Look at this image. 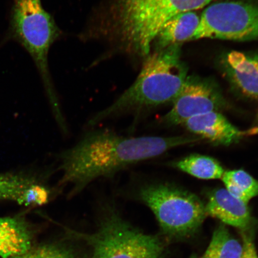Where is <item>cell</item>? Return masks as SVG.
I'll list each match as a JSON object with an SVG mask.
<instances>
[{
    "mask_svg": "<svg viewBox=\"0 0 258 258\" xmlns=\"http://www.w3.org/2000/svg\"><path fill=\"white\" fill-rule=\"evenodd\" d=\"M201 140L184 136L124 137L106 130L90 132L61 154L59 185L72 186L69 196H75L99 177L113 176L172 148Z\"/></svg>",
    "mask_w": 258,
    "mask_h": 258,
    "instance_id": "obj_1",
    "label": "cell"
},
{
    "mask_svg": "<svg viewBox=\"0 0 258 258\" xmlns=\"http://www.w3.org/2000/svg\"><path fill=\"white\" fill-rule=\"evenodd\" d=\"M213 0H109L97 15L99 38L128 55L146 57L170 19L192 12Z\"/></svg>",
    "mask_w": 258,
    "mask_h": 258,
    "instance_id": "obj_2",
    "label": "cell"
},
{
    "mask_svg": "<svg viewBox=\"0 0 258 258\" xmlns=\"http://www.w3.org/2000/svg\"><path fill=\"white\" fill-rule=\"evenodd\" d=\"M186 68L180 60L179 44L157 50L145 57L135 82L111 105L93 116V126L106 119L125 112L173 101L186 80Z\"/></svg>",
    "mask_w": 258,
    "mask_h": 258,
    "instance_id": "obj_3",
    "label": "cell"
},
{
    "mask_svg": "<svg viewBox=\"0 0 258 258\" xmlns=\"http://www.w3.org/2000/svg\"><path fill=\"white\" fill-rule=\"evenodd\" d=\"M11 31L34 59L43 78L58 124L66 120L53 89L48 70L50 48L60 35L55 22L42 6L41 0H14Z\"/></svg>",
    "mask_w": 258,
    "mask_h": 258,
    "instance_id": "obj_4",
    "label": "cell"
},
{
    "mask_svg": "<svg viewBox=\"0 0 258 258\" xmlns=\"http://www.w3.org/2000/svg\"><path fill=\"white\" fill-rule=\"evenodd\" d=\"M137 196L153 211L164 233L173 238L192 236L208 215L198 196L173 186L144 185Z\"/></svg>",
    "mask_w": 258,
    "mask_h": 258,
    "instance_id": "obj_5",
    "label": "cell"
},
{
    "mask_svg": "<svg viewBox=\"0 0 258 258\" xmlns=\"http://www.w3.org/2000/svg\"><path fill=\"white\" fill-rule=\"evenodd\" d=\"M87 239L94 258H164L165 248L160 238L145 234L114 212L108 214L94 235Z\"/></svg>",
    "mask_w": 258,
    "mask_h": 258,
    "instance_id": "obj_6",
    "label": "cell"
},
{
    "mask_svg": "<svg viewBox=\"0 0 258 258\" xmlns=\"http://www.w3.org/2000/svg\"><path fill=\"white\" fill-rule=\"evenodd\" d=\"M258 40V6L243 2L215 3L203 12L191 40Z\"/></svg>",
    "mask_w": 258,
    "mask_h": 258,
    "instance_id": "obj_7",
    "label": "cell"
},
{
    "mask_svg": "<svg viewBox=\"0 0 258 258\" xmlns=\"http://www.w3.org/2000/svg\"><path fill=\"white\" fill-rule=\"evenodd\" d=\"M172 109L164 118L170 124H182L188 119L213 111L223 105L219 93L207 84L186 79L174 99Z\"/></svg>",
    "mask_w": 258,
    "mask_h": 258,
    "instance_id": "obj_8",
    "label": "cell"
},
{
    "mask_svg": "<svg viewBox=\"0 0 258 258\" xmlns=\"http://www.w3.org/2000/svg\"><path fill=\"white\" fill-rule=\"evenodd\" d=\"M205 209L208 215L241 231L249 230L252 221L248 203L235 198L224 188L212 192Z\"/></svg>",
    "mask_w": 258,
    "mask_h": 258,
    "instance_id": "obj_9",
    "label": "cell"
},
{
    "mask_svg": "<svg viewBox=\"0 0 258 258\" xmlns=\"http://www.w3.org/2000/svg\"><path fill=\"white\" fill-rule=\"evenodd\" d=\"M187 130L215 144L229 145L244 136L241 132L218 111L196 116L183 122Z\"/></svg>",
    "mask_w": 258,
    "mask_h": 258,
    "instance_id": "obj_10",
    "label": "cell"
},
{
    "mask_svg": "<svg viewBox=\"0 0 258 258\" xmlns=\"http://www.w3.org/2000/svg\"><path fill=\"white\" fill-rule=\"evenodd\" d=\"M31 248V230L24 218H0V256L14 258L28 252Z\"/></svg>",
    "mask_w": 258,
    "mask_h": 258,
    "instance_id": "obj_11",
    "label": "cell"
},
{
    "mask_svg": "<svg viewBox=\"0 0 258 258\" xmlns=\"http://www.w3.org/2000/svg\"><path fill=\"white\" fill-rule=\"evenodd\" d=\"M200 21L201 17L194 11L173 16L164 25L154 41L158 50L191 40Z\"/></svg>",
    "mask_w": 258,
    "mask_h": 258,
    "instance_id": "obj_12",
    "label": "cell"
},
{
    "mask_svg": "<svg viewBox=\"0 0 258 258\" xmlns=\"http://www.w3.org/2000/svg\"><path fill=\"white\" fill-rule=\"evenodd\" d=\"M227 60L235 85L244 95L258 99V56L233 51Z\"/></svg>",
    "mask_w": 258,
    "mask_h": 258,
    "instance_id": "obj_13",
    "label": "cell"
},
{
    "mask_svg": "<svg viewBox=\"0 0 258 258\" xmlns=\"http://www.w3.org/2000/svg\"><path fill=\"white\" fill-rule=\"evenodd\" d=\"M176 167L183 172L202 179H221L225 173L217 160L202 155H191L177 162Z\"/></svg>",
    "mask_w": 258,
    "mask_h": 258,
    "instance_id": "obj_14",
    "label": "cell"
},
{
    "mask_svg": "<svg viewBox=\"0 0 258 258\" xmlns=\"http://www.w3.org/2000/svg\"><path fill=\"white\" fill-rule=\"evenodd\" d=\"M243 244L232 235L224 225L216 229L205 258H241Z\"/></svg>",
    "mask_w": 258,
    "mask_h": 258,
    "instance_id": "obj_15",
    "label": "cell"
},
{
    "mask_svg": "<svg viewBox=\"0 0 258 258\" xmlns=\"http://www.w3.org/2000/svg\"><path fill=\"white\" fill-rule=\"evenodd\" d=\"M226 189L241 201L248 203L258 195V180L243 170L225 172L222 177Z\"/></svg>",
    "mask_w": 258,
    "mask_h": 258,
    "instance_id": "obj_16",
    "label": "cell"
},
{
    "mask_svg": "<svg viewBox=\"0 0 258 258\" xmlns=\"http://www.w3.org/2000/svg\"><path fill=\"white\" fill-rule=\"evenodd\" d=\"M39 182L35 177L19 174L0 175V200L17 202L22 205L27 190Z\"/></svg>",
    "mask_w": 258,
    "mask_h": 258,
    "instance_id": "obj_17",
    "label": "cell"
},
{
    "mask_svg": "<svg viewBox=\"0 0 258 258\" xmlns=\"http://www.w3.org/2000/svg\"><path fill=\"white\" fill-rule=\"evenodd\" d=\"M14 258H77L75 254L64 248L45 245L35 249H31L28 252Z\"/></svg>",
    "mask_w": 258,
    "mask_h": 258,
    "instance_id": "obj_18",
    "label": "cell"
},
{
    "mask_svg": "<svg viewBox=\"0 0 258 258\" xmlns=\"http://www.w3.org/2000/svg\"><path fill=\"white\" fill-rule=\"evenodd\" d=\"M241 234L243 240V251L241 258H258L252 235L247 233V231H241Z\"/></svg>",
    "mask_w": 258,
    "mask_h": 258,
    "instance_id": "obj_19",
    "label": "cell"
},
{
    "mask_svg": "<svg viewBox=\"0 0 258 258\" xmlns=\"http://www.w3.org/2000/svg\"><path fill=\"white\" fill-rule=\"evenodd\" d=\"M258 135V126L249 129V131L244 132V135Z\"/></svg>",
    "mask_w": 258,
    "mask_h": 258,
    "instance_id": "obj_20",
    "label": "cell"
},
{
    "mask_svg": "<svg viewBox=\"0 0 258 258\" xmlns=\"http://www.w3.org/2000/svg\"><path fill=\"white\" fill-rule=\"evenodd\" d=\"M192 258H205L204 257L202 256L201 257H197V256H194L192 257Z\"/></svg>",
    "mask_w": 258,
    "mask_h": 258,
    "instance_id": "obj_21",
    "label": "cell"
}]
</instances>
